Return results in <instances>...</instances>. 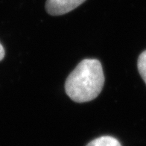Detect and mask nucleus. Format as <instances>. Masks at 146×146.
<instances>
[{
    "label": "nucleus",
    "instance_id": "obj_1",
    "mask_svg": "<svg viewBox=\"0 0 146 146\" xmlns=\"http://www.w3.org/2000/svg\"><path fill=\"white\" fill-rule=\"evenodd\" d=\"M104 84L102 64L96 59H84L67 77L65 91L72 100L84 103L97 98Z\"/></svg>",
    "mask_w": 146,
    "mask_h": 146
},
{
    "label": "nucleus",
    "instance_id": "obj_2",
    "mask_svg": "<svg viewBox=\"0 0 146 146\" xmlns=\"http://www.w3.org/2000/svg\"><path fill=\"white\" fill-rule=\"evenodd\" d=\"M86 0H47L46 10L52 16L67 14L83 4Z\"/></svg>",
    "mask_w": 146,
    "mask_h": 146
},
{
    "label": "nucleus",
    "instance_id": "obj_3",
    "mask_svg": "<svg viewBox=\"0 0 146 146\" xmlns=\"http://www.w3.org/2000/svg\"><path fill=\"white\" fill-rule=\"evenodd\" d=\"M87 146H121L118 139L110 136L98 137L91 141Z\"/></svg>",
    "mask_w": 146,
    "mask_h": 146
},
{
    "label": "nucleus",
    "instance_id": "obj_4",
    "mask_svg": "<svg viewBox=\"0 0 146 146\" xmlns=\"http://www.w3.org/2000/svg\"><path fill=\"white\" fill-rule=\"evenodd\" d=\"M138 70L146 84V50L141 53L138 58Z\"/></svg>",
    "mask_w": 146,
    "mask_h": 146
},
{
    "label": "nucleus",
    "instance_id": "obj_5",
    "mask_svg": "<svg viewBox=\"0 0 146 146\" xmlns=\"http://www.w3.org/2000/svg\"><path fill=\"white\" fill-rule=\"evenodd\" d=\"M5 57V50L3 46L0 43V60H2Z\"/></svg>",
    "mask_w": 146,
    "mask_h": 146
}]
</instances>
